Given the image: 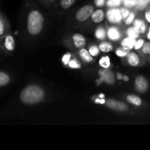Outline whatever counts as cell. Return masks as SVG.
<instances>
[{"instance_id":"cell-32","label":"cell","mask_w":150,"mask_h":150,"mask_svg":"<svg viewBox=\"0 0 150 150\" xmlns=\"http://www.w3.org/2000/svg\"><path fill=\"white\" fill-rule=\"evenodd\" d=\"M137 4V1L136 0H125L124 2V4L126 6V7H131L135 6Z\"/></svg>"},{"instance_id":"cell-5","label":"cell","mask_w":150,"mask_h":150,"mask_svg":"<svg viewBox=\"0 0 150 150\" xmlns=\"http://www.w3.org/2000/svg\"><path fill=\"white\" fill-rule=\"evenodd\" d=\"M100 79H102L103 82L108 85L114 84L115 83V76L111 70H108V68H101L98 71Z\"/></svg>"},{"instance_id":"cell-16","label":"cell","mask_w":150,"mask_h":150,"mask_svg":"<svg viewBox=\"0 0 150 150\" xmlns=\"http://www.w3.org/2000/svg\"><path fill=\"white\" fill-rule=\"evenodd\" d=\"M136 42V39H133V38L127 37L122 41V46L128 48V49H132L133 48H134Z\"/></svg>"},{"instance_id":"cell-40","label":"cell","mask_w":150,"mask_h":150,"mask_svg":"<svg viewBox=\"0 0 150 150\" xmlns=\"http://www.w3.org/2000/svg\"><path fill=\"white\" fill-rule=\"evenodd\" d=\"M102 82H103V81L102 79H98V80H97V83H98V84H100Z\"/></svg>"},{"instance_id":"cell-33","label":"cell","mask_w":150,"mask_h":150,"mask_svg":"<svg viewBox=\"0 0 150 150\" xmlns=\"http://www.w3.org/2000/svg\"><path fill=\"white\" fill-rule=\"evenodd\" d=\"M144 44V41L143 39H139L137 42H136V45H135L134 48L136 50H139L140 48H142L143 45Z\"/></svg>"},{"instance_id":"cell-27","label":"cell","mask_w":150,"mask_h":150,"mask_svg":"<svg viewBox=\"0 0 150 150\" xmlns=\"http://www.w3.org/2000/svg\"><path fill=\"white\" fill-rule=\"evenodd\" d=\"M120 2H121V0H108L107 5L108 7H117L120 5Z\"/></svg>"},{"instance_id":"cell-26","label":"cell","mask_w":150,"mask_h":150,"mask_svg":"<svg viewBox=\"0 0 150 150\" xmlns=\"http://www.w3.org/2000/svg\"><path fill=\"white\" fill-rule=\"evenodd\" d=\"M68 65L70 66L71 68L73 69H79L81 67V65L79 64V63L78 62V61H76V59L70 60V62L68 63Z\"/></svg>"},{"instance_id":"cell-18","label":"cell","mask_w":150,"mask_h":150,"mask_svg":"<svg viewBox=\"0 0 150 150\" xmlns=\"http://www.w3.org/2000/svg\"><path fill=\"white\" fill-rule=\"evenodd\" d=\"M79 55H80L81 58L83 60V61L86 62H90L93 60L92 56L91 55L89 51L84 48H81L79 51Z\"/></svg>"},{"instance_id":"cell-37","label":"cell","mask_w":150,"mask_h":150,"mask_svg":"<svg viewBox=\"0 0 150 150\" xmlns=\"http://www.w3.org/2000/svg\"><path fill=\"white\" fill-rule=\"evenodd\" d=\"M123 76L122 74H121V73H117V79L118 80H122V79H123Z\"/></svg>"},{"instance_id":"cell-7","label":"cell","mask_w":150,"mask_h":150,"mask_svg":"<svg viewBox=\"0 0 150 150\" xmlns=\"http://www.w3.org/2000/svg\"><path fill=\"white\" fill-rule=\"evenodd\" d=\"M149 88L148 81L144 76H139L135 80V89L139 93H144Z\"/></svg>"},{"instance_id":"cell-38","label":"cell","mask_w":150,"mask_h":150,"mask_svg":"<svg viewBox=\"0 0 150 150\" xmlns=\"http://www.w3.org/2000/svg\"><path fill=\"white\" fill-rule=\"evenodd\" d=\"M105 100L103 98H100V104H105Z\"/></svg>"},{"instance_id":"cell-2","label":"cell","mask_w":150,"mask_h":150,"mask_svg":"<svg viewBox=\"0 0 150 150\" xmlns=\"http://www.w3.org/2000/svg\"><path fill=\"white\" fill-rule=\"evenodd\" d=\"M43 17L38 10H32L27 17V30L32 35H38L43 26Z\"/></svg>"},{"instance_id":"cell-34","label":"cell","mask_w":150,"mask_h":150,"mask_svg":"<svg viewBox=\"0 0 150 150\" xmlns=\"http://www.w3.org/2000/svg\"><path fill=\"white\" fill-rule=\"evenodd\" d=\"M120 12H121L122 17V18H127V17L129 16V14L130 13V11H129L127 9H125V8L120 9Z\"/></svg>"},{"instance_id":"cell-44","label":"cell","mask_w":150,"mask_h":150,"mask_svg":"<svg viewBox=\"0 0 150 150\" xmlns=\"http://www.w3.org/2000/svg\"><path fill=\"white\" fill-rule=\"evenodd\" d=\"M147 1H150V0H147Z\"/></svg>"},{"instance_id":"cell-21","label":"cell","mask_w":150,"mask_h":150,"mask_svg":"<svg viewBox=\"0 0 150 150\" xmlns=\"http://www.w3.org/2000/svg\"><path fill=\"white\" fill-rule=\"evenodd\" d=\"M105 35H106V32L104 28L100 27L95 32V36L99 40H104L105 38Z\"/></svg>"},{"instance_id":"cell-4","label":"cell","mask_w":150,"mask_h":150,"mask_svg":"<svg viewBox=\"0 0 150 150\" xmlns=\"http://www.w3.org/2000/svg\"><path fill=\"white\" fill-rule=\"evenodd\" d=\"M93 13V6L91 4H87V5L83 6L81 8L79 9V11L76 13V18L79 21H84L87 20L89 17H91Z\"/></svg>"},{"instance_id":"cell-30","label":"cell","mask_w":150,"mask_h":150,"mask_svg":"<svg viewBox=\"0 0 150 150\" xmlns=\"http://www.w3.org/2000/svg\"><path fill=\"white\" fill-rule=\"evenodd\" d=\"M134 18H135V14L133 13H130V14H129V16L127 17V19H126L125 23L127 25L130 24V23H133V20H134Z\"/></svg>"},{"instance_id":"cell-1","label":"cell","mask_w":150,"mask_h":150,"mask_svg":"<svg viewBox=\"0 0 150 150\" xmlns=\"http://www.w3.org/2000/svg\"><path fill=\"white\" fill-rule=\"evenodd\" d=\"M45 96L43 89L36 85H29L21 92L19 99L26 105H33L40 102Z\"/></svg>"},{"instance_id":"cell-14","label":"cell","mask_w":150,"mask_h":150,"mask_svg":"<svg viewBox=\"0 0 150 150\" xmlns=\"http://www.w3.org/2000/svg\"><path fill=\"white\" fill-rule=\"evenodd\" d=\"M133 27L137 31V32L139 34H144L146 32V23H144V21L143 20H141V19H137V20L135 21Z\"/></svg>"},{"instance_id":"cell-45","label":"cell","mask_w":150,"mask_h":150,"mask_svg":"<svg viewBox=\"0 0 150 150\" xmlns=\"http://www.w3.org/2000/svg\"><path fill=\"white\" fill-rule=\"evenodd\" d=\"M51 1H53V0H51Z\"/></svg>"},{"instance_id":"cell-11","label":"cell","mask_w":150,"mask_h":150,"mask_svg":"<svg viewBox=\"0 0 150 150\" xmlns=\"http://www.w3.org/2000/svg\"><path fill=\"white\" fill-rule=\"evenodd\" d=\"M73 41L75 46L78 48H81L86 45V39L81 34H75L73 37Z\"/></svg>"},{"instance_id":"cell-19","label":"cell","mask_w":150,"mask_h":150,"mask_svg":"<svg viewBox=\"0 0 150 150\" xmlns=\"http://www.w3.org/2000/svg\"><path fill=\"white\" fill-rule=\"evenodd\" d=\"M99 48H100V51H102V52L108 53L112 51L113 45H111L110 42H105V41H104V42H102L101 43H100Z\"/></svg>"},{"instance_id":"cell-43","label":"cell","mask_w":150,"mask_h":150,"mask_svg":"<svg viewBox=\"0 0 150 150\" xmlns=\"http://www.w3.org/2000/svg\"><path fill=\"white\" fill-rule=\"evenodd\" d=\"M0 51H1V48H0Z\"/></svg>"},{"instance_id":"cell-29","label":"cell","mask_w":150,"mask_h":150,"mask_svg":"<svg viewBox=\"0 0 150 150\" xmlns=\"http://www.w3.org/2000/svg\"><path fill=\"white\" fill-rule=\"evenodd\" d=\"M70 58H71V54H70L67 53V54H64V55L63 56V57H62L63 64H65V65L68 64V63L70 62Z\"/></svg>"},{"instance_id":"cell-10","label":"cell","mask_w":150,"mask_h":150,"mask_svg":"<svg viewBox=\"0 0 150 150\" xmlns=\"http://www.w3.org/2000/svg\"><path fill=\"white\" fill-rule=\"evenodd\" d=\"M12 80L11 75L6 70H0V88H3L10 83Z\"/></svg>"},{"instance_id":"cell-12","label":"cell","mask_w":150,"mask_h":150,"mask_svg":"<svg viewBox=\"0 0 150 150\" xmlns=\"http://www.w3.org/2000/svg\"><path fill=\"white\" fill-rule=\"evenodd\" d=\"M127 59L129 64L133 66V67H136V66L139 65V62H140L139 56L135 52L128 53V54L127 55Z\"/></svg>"},{"instance_id":"cell-17","label":"cell","mask_w":150,"mask_h":150,"mask_svg":"<svg viewBox=\"0 0 150 150\" xmlns=\"http://www.w3.org/2000/svg\"><path fill=\"white\" fill-rule=\"evenodd\" d=\"M127 102L130 103L132 105H134L136 106H140L142 103V100L139 96L135 95H130L127 97Z\"/></svg>"},{"instance_id":"cell-8","label":"cell","mask_w":150,"mask_h":150,"mask_svg":"<svg viewBox=\"0 0 150 150\" xmlns=\"http://www.w3.org/2000/svg\"><path fill=\"white\" fill-rule=\"evenodd\" d=\"M107 18L111 23H119L122 19L121 12L119 9H111L107 12Z\"/></svg>"},{"instance_id":"cell-15","label":"cell","mask_w":150,"mask_h":150,"mask_svg":"<svg viewBox=\"0 0 150 150\" xmlns=\"http://www.w3.org/2000/svg\"><path fill=\"white\" fill-rule=\"evenodd\" d=\"M108 36L111 40H118L120 38V33L117 28L112 26L108 29Z\"/></svg>"},{"instance_id":"cell-6","label":"cell","mask_w":150,"mask_h":150,"mask_svg":"<svg viewBox=\"0 0 150 150\" xmlns=\"http://www.w3.org/2000/svg\"><path fill=\"white\" fill-rule=\"evenodd\" d=\"M105 105L111 109L115 110L117 111H126L128 109V106L125 103L120 101L115 100L108 99L105 101Z\"/></svg>"},{"instance_id":"cell-31","label":"cell","mask_w":150,"mask_h":150,"mask_svg":"<svg viewBox=\"0 0 150 150\" xmlns=\"http://www.w3.org/2000/svg\"><path fill=\"white\" fill-rule=\"evenodd\" d=\"M147 0H139V2L138 4V7H139L140 10H143L144 8H145L146 5H147Z\"/></svg>"},{"instance_id":"cell-36","label":"cell","mask_w":150,"mask_h":150,"mask_svg":"<svg viewBox=\"0 0 150 150\" xmlns=\"http://www.w3.org/2000/svg\"><path fill=\"white\" fill-rule=\"evenodd\" d=\"M145 17H146V19L147 20V21L150 23V10L149 11L146 12V13H145Z\"/></svg>"},{"instance_id":"cell-25","label":"cell","mask_w":150,"mask_h":150,"mask_svg":"<svg viewBox=\"0 0 150 150\" xmlns=\"http://www.w3.org/2000/svg\"><path fill=\"white\" fill-rule=\"evenodd\" d=\"M89 51L92 57H96V56L99 54L100 48L98 46H96V45H92V46L89 47Z\"/></svg>"},{"instance_id":"cell-22","label":"cell","mask_w":150,"mask_h":150,"mask_svg":"<svg viewBox=\"0 0 150 150\" xmlns=\"http://www.w3.org/2000/svg\"><path fill=\"white\" fill-rule=\"evenodd\" d=\"M128 53L129 49L127 48H125V47H122V48H118V49L116 51V54L120 57H126V56L128 54Z\"/></svg>"},{"instance_id":"cell-3","label":"cell","mask_w":150,"mask_h":150,"mask_svg":"<svg viewBox=\"0 0 150 150\" xmlns=\"http://www.w3.org/2000/svg\"><path fill=\"white\" fill-rule=\"evenodd\" d=\"M0 48L6 53H12L16 48V42L14 37L9 32L0 38Z\"/></svg>"},{"instance_id":"cell-28","label":"cell","mask_w":150,"mask_h":150,"mask_svg":"<svg viewBox=\"0 0 150 150\" xmlns=\"http://www.w3.org/2000/svg\"><path fill=\"white\" fill-rule=\"evenodd\" d=\"M142 51L144 54H149L150 55V42H146L142 46Z\"/></svg>"},{"instance_id":"cell-20","label":"cell","mask_w":150,"mask_h":150,"mask_svg":"<svg viewBox=\"0 0 150 150\" xmlns=\"http://www.w3.org/2000/svg\"><path fill=\"white\" fill-rule=\"evenodd\" d=\"M99 65L102 68H109L111 66V61H110L108 56H104V57H101L99 61Z\"/></svg>"},{"instance_id":"cell-24","label":"cell","mask_w":150,"mask_h":150,"mask_svg":"<svg viewBox=\"0 0 150 150\" xmlns=\"http://www.w3.org/2000/svg\"><path fill=\"white\" fill-rule=\"evenodd\" d=\"M76 0H61V6L62 8H70L75 3Z\"/></svg>"},{"instance_id":"cell-23","label":"cell","mask_w":150,"mask_h":150,"mask_svg":"<svg viewBox=\"0 0 150 150\" xmlns=\"http://www.w3.org/2000/svg\"><path fill=\"white\" fill-rule=\"evenodd\" d=\"M127 36L129 38H131L133 39H136L139 36V33L137 32V31L134 29V27H131L129 28L127 30Z\"/></svg>"},{"instance_id":"cell-9","label":"cell","mask_w":150,"mask_h":150,"mask_svg":"<svg viewBox=\"0 0 150 150\" xmlns=\"http://www.w3.org/2000/svg\"><path fill=\"white\" fill-rule=\"evenodd\" d=\"M9 32H10V28H9L8 21L5 16L0 10V38Z\"/></svg>"},{"instance_id":"cell-42","label":"cell","mask_w":150,"mask_h":150,"mask_svg":"<svg viewBox=\"0 0 150 150\" xmlns=\"http://www.w3.org/2000/svg\"><path fill=\"white\" fill-rule=\"evenodd\" d=\"M99 98H105V96H104V95H103V94H101V95H99Z\"/></svg>"},{"instance_id":"cell-35","label":"cell","mask_w":150,"mask_h":150,"mask_svg":"<svg viewBox=\"0 0 150 150\" xmlns=\"http://www.w3.org/2000/svg\"><path fill=\"white\" fill-rule=\"evenodd\" d=\"M105 0H95V2L98 7H103L105 4Z\"/></svg>"},{"instance_id":"cell-13","label":"cell","mask_w":150,"mask_h":150,"mask_svg":"<svg viewBox=\"0 0 150 150\" xmlns=\"http://www.w3.org/2000/svg\"><path fill=\"white\" fill-rule=\"evenodd\" d=\"M91 18L95 23H99L102 22L105 18V13H104L103 10H97L94 11V13L91 16Z\"/></svg>"},{"instance_id":"cell-41","label":"cell","mask_w":150,"mask_h":150,"mask_svg":"<svg viewBox=\"0 0 150 150\" xmlns=\"http://www.w3.org/2000/svg\"><path fill=\"white\" fill-rule=\"evenodd\" d=\"M147 39L150 40V27H149V31H148V33H147Z\"/></svg>"},{"instance_id":"cell-39","label":"cell","mask_w":150,"mask_h":150,"mask_svg":"<svg viewBox=\"0 0 150 150\" xmlns=\"http://www.w3.org/2000/svg\"><path fill=\"white\" fill-rule=\"evenodd\" d=\"M123 80H124L125 81H126V82L128 81H129V77H127V76H123Z\"/></svg>"}]
</instances>
